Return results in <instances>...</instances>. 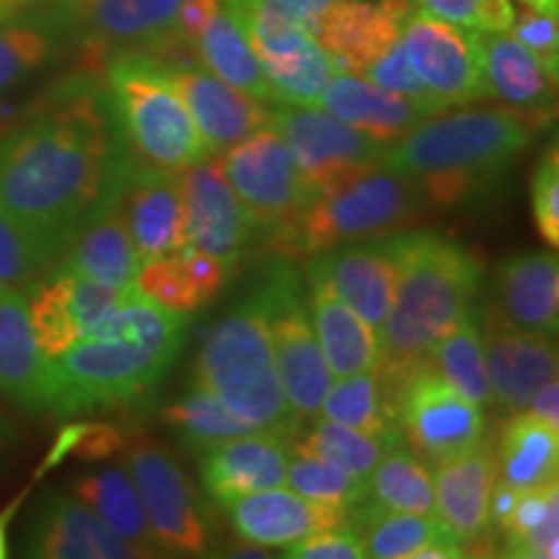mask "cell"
<instances>
[{
    "label": "cell",
    "instance_id": "obj_7",
    "mask_svg": "<svg viewBox=\"0 0 559 559\" xmlns=\"http://www.w3.org/2000/svg\"><path fill=\"white\" fill-rule=\"evenodd\" d=\"M423 207L415 181L379 164L313 198L293 226L270 236V243L283 260L313 257L342 243L400 234L419 218Z\"/></svg>",
    "mask_w": 559,
    "mask_h": 559
},
{
    "label": "cell",
    "instance_id": "obj_38",
    "mask_svg": "<svg viewBox=\"0 0 559 559\" xmlns=\"http://www.w3.org/2000/svg\"><path fill=\"white\" fill-rule=\"evenodd\" d=\"M428 366L445 383H451L461 396L479 404L481 409L492 407V389H489L485 345H481L479 311H469L456 326H451L432 347Z\"/></svg>",
    "mask_w": 559,
    "mask_h": 559
},
{
    "label": "cell",
    "instance_id": "obj_51",
    "mask_svg": "<svg viewBox=\"0 0 559 559\" xmlns=\"http://www.w3.org/2000/svg\"><path fill=\"white\" fill-rule=\"evenodd\" d=\"M218 5L221 0H181L177 21H174V34L198 45V37L213 19V13L218 11Z\"/></svg>",
    "mask_w": 559,
    "mask_h": 559
},
{
    "label": "cell",
    "instance_id": "obj_34",
    "mask_svg": "<svg viewBox=\"0 0 559 559\" xmlns=\"http://www.w3.org/2000/svg\"><path fill=\"white\" fill-rule=\"evenodd\" d=\"M73 492L99 515L111 534L138 549L140 557L160 555L151 536L143 502L124 466H102L81 474L73 481Z\"/></svg>",
    "mask_w": 559,
    "mask_h": 559
},
{
    "label": "cell",
    "instance_id": "obj_46",
    "mask_svg": "<svg viewBox=\"0 0 559 559\" xmlns=\"http://www.w3.org/2000/svg\"><path fill=\"white\" fill-rule=\"evenodd\" d=\"M362 75H366L368 81H373L376 86L391 91V94L407 96V99L423 104L425 109L443 111V107H438V102L428 94V88L423 86V81L417 79L415 68H412L407 52H404L402 39L394 41L386 52L370 62V66L362 70Z\"/></svg>",
    "mask_w": 559,
    "mask_h": 559
},
{
    "label": "cell",
    "instance_id": "obj_17",
    "mask_svg": "<svg viewBox=\"0 0 559 559\" xmlns=\"http://www.w3.org/2000/svg\"><path fill=\"white\" fill-rule=\"evenodd\" d=\"M120 207L140 264L185 243L181 171L158 169L130 156L120 174Z\"/></svg>",
    "mask_w": 559,
    "mask_h": 559
},
{
    "label": "cell",
    "instance_id": "obj_19",
    "mask_svg": "<svg viewBox=\"0 0 559 559\" xmlns=\"http://www.w3.org/2000/svg\"><path fill=\"white\" fill-rule=\"evenodd\" d=\"M132 151L124 153L111 171L107 190L91 207L55 267H68L83 277L99 280L111 288H135L140 257L130 239L120 207V174Z\"/></svg>",
    "mask_w": 559,
    "mask_h": 559
},
{
    "label": "cell",
    "instance_id": "obj_45",
    "mask_svg": "<svg viewBox=\"0 0 559 559\" xmlns=\"http://www.w3.org/2000/svg\"><path fill=\"white\" fill-rule=\"evenodd\" d=\"M128 445V436L109 423H79L62 428L58 443L50 453V459L45 461L47 466L58 464L66 456H75L81 461H102L115 456L117 451H122Z\"/></svg>",
    "mask_w": 559,
    "mask_h": 559
},
{
    "label": "cell",
    "instance_id": "obj_15",
    "mask_svg": "<svg viewBox=\"0 0 559 559\" xmlns=\"http://www.w3.org/2000/svg\"><path fill=\"white\" fill-rule=\"evenodd\" d=\"M185 185V243L205 251L228 267L241 260L254 236L247 207L230 190L221 158L207 156L181 171Z\"/></svg>",
    "mask_w": 559,
    "mask_h": 559
},
{
    "label": "cell",
    "instance_id": "obj_3",
    "mask_svg": "<svg viewBox=\"0 0 559 559\" xmlns=\"http://www.w3.org/2000/svg\"><path fill=\"white\" fill-rule=\"evenodd\" d=\"M400 275L391 309L379 330V368L383 389L428 362L436 342L472 311L477 298L481 260L451 236L436 230L391 234Z\"/></svg>",
    "mask_w": 559,
    "mask_h": 559
},
{
    "label": "cell",
    "instance_id": "obj_50",
    "mask_svg": "<svg viewBox=\"0 0 559 559\" xmlns=\"http://www.w3.org/2000/svg\"><path fill=\"white\" fill-rule=\"evenodd\" d=\"M283 557L290 559H362L366 544L362 536L349 523L337 528L317 531V534L304 536V539L283 547Z\"/></svg>",
    "mask_w": 559,
    "mask_h": 559
},
{
    "label": "cell",
    "instance_id": "obj_26",
    "mask_svg": "<svg viewBox=\"0 0 559 559\" xmlns=\"http://www.w3.org/2000/svg\"><path fill=\"white\" fill-rule=\"evenodd\" d=\"M492 304L485 309L500 324L528 334H557L559 262L551 251H519L492 277Z\"/></svg>",
    "mask_w": 559,
    "mask_h": 559
},
{
    "label": "cell",
    "instance_id": "obj_37",
    "mask_svg": "<svg viewBox=\"0 0 559 559\" xmlns=\"http://www.w3.org/2000/svg\"><path fill=\"white\" fill-rule=\"evenodd\" d=\"M362 500L379 510H396V513H436V485L428 461L409 449H402V443L391 445L366 479Z\"/></svg>",
    "mask_w": 559,
    "mask_h": 559
},
{
    "label": "cell",
    "instance_id": "obj_31",
    "mask_svg": "<svg viewBox=\"0 0 559 559\" xmlns=\"http://www.w3.org/2000/svg\"><path fill=\"white\" fill-rule=\"evenodd\" d=\"M309 317L332 376H353L379 368V332L362 321L321 280L309 277Z\"/></svg>",
    "mask_w": 559,
    "mask_h": 559
},
{
    "label": "cell",
    "instance_id": "obj_53",
    "mask_svg": "<svg viewBox=\"0 0 559 559\" xmlns=\"http://www.w3.org/2000/svg\"><path fill=\"white\" fill-rule=\"evenodd\" d=\"M521 489L506 485L502 479H495L492 492H489V523H492V531H502L506 523L513 513L515 500H519Z\"/></svg>",
    "mask_w": 559,
    "mask_h": 559
},
{
    "label": "cell",
    "instance_id": "obj_39",
    "mask_svg": "<svg viewBox=\"0 0 559 559\" xmlns=\"http://www.w3.org/2000/svg\"><path fill=\"white\" fill-rule=\"evenodd\" d=\"M319 415L321 419H332V423L347 425V428L386 438L391 443H402L394 407H391L386 389H383L376 370L342 376L340 383H334L326 391Z\"/></svg>",
    "mask_w": 559,
    "mask_h": 559
},
{
    "label": "cell",
    "instance_id": "obj_23",
    "mask_svg": "<svg viewBox=\"0 0 559 559\" xmlns=\"http://www.w3.org/2000/svg\"><path fill=\"white\" fill-rule=\"evenodd\" d=\"M21 555L37 559H132L128 542L104 526L86 502L50 492L34 510Z\"/></svg>",
    "mask_w": 559,
    "mask_h": 559
},
{
    "label": "cell",
    "instance_id": "obj_29",
    "mask_svg": "<svg viewBox=\"0 0 559 559\" xmlns=\"http://www.w3.org/2000/svg\"><path fill=\"white\" fill-rule=\"evenodd\" d=\"M317 107L383 145L396 143L430 115H438L407 96L376 86L366 75L347 73V70H334Z\"/></svg>",
    "mask_w": 559,
    "mask_h": 559
},
{
    "label": "cell",
    "instance_id": "obj_48",
    "mask_svg": "<svg viewBox=\"0 0 559 559\" xmlns=\"http://www.w3.org/2000/svg\"><path fill=\"white\" fill-rule=\"evenodd\" d=\"M50 270L19 228L0 213V285L26 288Z\"/></svg>",
    "mask_w": 559,
    "mask_h": 559
},
{
    "label": "cell",
    "instance_id": "obj_28",
    "mask_svg": "<svg viewBox=\"0 0 559 559\" xmlns=\"http://www.w3.org/2000/svg\"><path fill=\"white\" fill-rule=\"evenodd\" d=\"M228 513L241 542L280 549L317 531L349 523V508L306 500L293 489H283V485L243 495L228 508Z\"/></svg>",
    "mask_w": 559,
    "mask_h": 559
},
{
    "label": "cell",
    "instance_id": "obj_43",
    "mask_svg": "<svg viewBox=\"0 0 559 559\" xmlns=\"http://www.w3.org/2000/svg\"><path fill=\"white\" fill-rule=\"evenodd\" d=\"M285 481L300 498L334 508H353L366 498V479L353 477L332 461L313 456L298 445H290Z\"/></svg>",
    "mask_w": 559,
    "mask_h": 559
},
{
    "label": "cell",
    "instance_id": "obj_18",
    "mask_svg": "<svg viewBox=\"0 0 559 559\" xmlns=\"http://www.w3.org/2000/svg\"><path fill=\"white\" fill-rule=\"evenodd\" d=\"M396 275H400V260L391 236L342 243V249L319 251L309 262V277L321 280L376 332L381 330L391 309Z\"/></svg>",
    "mask_w": 559,
    "mask_h": 559
},
{
    "label": "cell",
    "instance_id": "obj_35",
    "mask_svg": "<svg viewBox=\"0 0 559 559\" xmlns=\"http://www.w3.org/2000/svg\"><path fill=\"white\" fill-rule=\"evenodd\" d=\"M498 479L515 489H534L557 481L559 430L531 412H513L500 430L495 449Z\"/></svg>",
    "mask_w": 559,
    "mask_h": 559
},
{
    "label": "cell",
    "instance_id": "obj_52",
    "mask_svg": "<svg viewBox=\"0 0 559 559\" xmlns=\"http://www.w3.org/2000/svg\"><path fill=\"white\" fill-rule=\"evenodd\" d=\"M264 9H270L277 16L293 21V24L304 26L311 34L321 13L332 5V0H260Z\"/></svg>",
    "mask_w": 559,
    "mask_h": 559
},
{
    "label": "cell",
    "instance_id": "obj_12",
    "mask_svg": "<svg viewBox=\"0 0 559 559\" xmlns=\"http://www.w3.org/2000/svg\"><path fill=\"white\" fill-rule=\"evenodd\" d=\"M267 122L280 132L313 198L383 164L389 145L317 107L275 104Z\"/></svg>",
    "mask_w": 559,
    "mask_h": 559
},
{
    "label": "cell",
    "instance_id": "obj_41",
    "mask_svg": "<svg viewBox=\"0 0 559 559\" xmlns=\"http://www.w3.org/2000/svg\"><path fill=\"white\" fill-rule=\"evenodd\" d=\"M164 419L166 425H171V428L177 430V436L187 449L202 453L228 438L257 432L254 425L236 417L213 391L200 386V383L187 391L181 400L171 402L169 407L164 409Z\"/></svg>",
    "mask_w": 559,
    "mask_h": 559
},
{
    "label": "cell",
    "instance_id": "obj_32",
    "mask_svg": "<svg viewBox=\"0 0 559 559\" xmlns=\"http://www.w3.org/2000/svg\"><path fill=\"white\" fill-rule=\"evenodd\" d=\"M41 358L34 340L29 300L13 285H0V394L21 407L39 409Z\"/></svg>",
    "mask_w": 559,
    "mask_h": 559
},
{
    "label": "cell",
    "instance_id": "obj_11",
    "mask_svg": "<svg viewBox=\"0 0 559 559\" xmlns=\"http://www.w3.org/2000/svg\"><path fill=\"white\" fill-rule=\"evenodd\" d=\"M218 158L230 190L247 207L254 228L267 230V236L293 226L313 200L288 145L270 122L230 145Z\"/></svg>",
    "mask_w": 559,
    "mask_h": 559
},
{
    "label": "cell",
    "instance_id": "obj_20",
    "mask_svg": "<svg viewBox=\"0 0 559 559\" xmlns=\"http://www.w3.org/2000/svg\"><path fill=\"white\" fill-rule=\"evenodd\" d=\"M412 0H332L313 24L311 37L334 68L362 75L370 62L402 39Z\"/></svg>",
    "mask_w": 559,
    "mask_h": 559
},
{
    "label": "cell",
    "instance_id": "obj_42",
    "mask_svg": "<svg viewBox=\"0 0 559 559\" xmlns=\"http://www.w3.org/2000/svg\"><path fill=\"white\" fill-rule=\"evenodd\" d=\"M296 445L313 453V456L332 461V464H337L340 469L349 472L353 477L368 479L383 453L396 443H391L386 438L370 436V432L347 428V425L332 423V419H321V423L313 425L309 436L298 440Z\"/></svg>",
    "mask_w": 559,
    "mask_h": 559
},
{
    "label": "cell",
    "instance_id": "obj_9",
    "mask_svg": "<svg viewBox=\"0 0 559 559\" xmlns=\"http://www.w3.org/2000/svg\"><path fill=\"white\" fill-rule=\"evenodd\" d=\"M402 443L423 461L459 456L485 440L487 419L479 404L461 396L428 362L386 389Z\"/></svg>",
    "mask_w": 559,
    "mask_h": 559
},
{
    "label": "cell",
    "instance_id": "obj_44",
    "mask_svg": "<svg viewBox=\"0 0 559 559\" xmlns=\"http://www.w3.org/2000/svg\"><path fill=\"white\" fill-rule=\"evenodd\" d=\"M412 5L472 32H508L515 16L513 0H412Z\"/></svg>",
    "mask_w": 559,
    "mask_h": 559
},
{
    "label": "cell",
    "instance_id": "obj_49",
    "mask_svg": "<svg viewBox=\"0 0 559 559\" xmlns=\"http://www.w3.org/2000/svg\"><path fill=\"white\" fill-rule=\"evenodd\" d=\"M559 13L536 11L531 5H521L515 9L513 24H510V34L521 41L523 47H528L536 58L542 60V66L549 73L557 75L559 70Z\"/></svg>",
    "mask_w": 559,
    "mask_h": 559
},
{
    "label": "cell",
    "instance_id": "obj_6",
    "mask_svg": "<svg viewBox=\"0 0 559 559\" xmlns=\"http://www.w3.org/2000/svg\"><path fill=\"white\" fill-rule=\"evenodd\" d=\"M104 94L132 156L158 169L185 171L207 158L190 109L169 70L143 50L115 52L104 66Z\"/></svg>",
    "mask_w": 559,
    "mask_h": 559
},
{
    "label": "cell",
    "instance_id": "obj_30",
    "mask_svg": "<svg viewBox=\"0 0 559 559\" xmlns=\"http://www.w3.org/2000/svg\"><path fill=\"white\" fill-rule=\"evenodd\" d=\"M228 272V264L190 243H181L156 260L140 264L135 290L164 309L190 313L218 298Z\"/></svg>",
    "mask_w": 559,
    "mask_h": 559
},
{
    "label": "cell",
    "instance_id": "obj_13",
    "mask_svg": "<svg viewBox=\"0 0 559 559\" xmlns=\"http://www.w3.org/2000/svg\"><path fill=\"white\" fill-rule=\"evenodd\" d=\"M402 45L417 79L438 107H456L487 96L477 32L419 11L409 13L402 29Z\"/></svg>",
    "mask_w": 559,
    "mask_h": 559
},
{
    "label": "cell",
    "instance_id": "obj_8",
    "mask_svg": "<svg viewBox=\"0 0 559 559\" xmlns=\"http://www.w3.org/2000/svg\"><path fill=\"white\" fill-rule=\"evenodd\" d=\"M254 293L267 319L275 368L288 407L298 419L317 417L334 376L313 334L300 275L280 262L262 277Z\"/></svg>",
    "mask_w": 559,
    "mask_h": 559
},
{
    "label": "cell",
    "instance_id": "obj_21",
    "mask_svg": "<svg viewBox=\"0 0 559 559\" xmlns=\"http://www.w3.org/2000/svg\"><path fill=\"white\" fill-rule=\"evenodd\" d=\"M492 404L523 412L549 379H557V345L547 334L519 332L479 311Z\"/></svg>",
    "mask_w": 559,
    "mask_h": 559
},
{
    "label": "cell",
    "instance_id": "obj_47",
    "mask_svg": "<svg viewBox=\"0 0 559 559\" xmlns=\"http://www.w3.org/2000/svg\"><path fill=\"white\" fill-rule=\"evenodd\" d=\"M531 205L534 223L549 247L559 243V156L557 145L544 153L531 179Z\"/></svg>",
    "mask_w": 559,
    "mask_h": 559
},
{
    "label": "cell",
    "instance_id": "obj_1",
    "mask_svg": "<svg viewBox=\"0 0 559 559\" xmlns=\"http://www.w3.org/2000/svg\"><path fill=\"white\" fill-rule=\"evenodd\" d=\"M128 151L104 86L70 75L0 138V213L52 270Z\"/></svg>",
    "mask_w": 559,
    "mask_h": 559
},
{
    "label": "cell",
    "instance_id": "obj_57",
    "mask_svg": "<svg viewBox=\"0 0 559 559\" xmlns=\"http://www.w3.org/2000/svg\"><path fill=\"white\" fill-rule=\"evenodd\" d=\"M523 5H531L536 11H547V13H559V0H521Z\"/></svg>",
    "mask_w": 559,
    "mask_h": 559
},
{
    "label": "cell",
    "instance_id": "obj_5",
    "mask_svg": "<svg viewBox=\"0 0 559 559\" xmlns=\"http://www.w3.org/2000/svg\"><path fill=\"white\" fill-rule=\"evenodd\" d=\"M194 373L200 386L213 391L236 417L257 430L288 436L296 428L298 417L280 386L267 319L257 293L210 326Z\"/></svg>",
    "mask_w": 559,
    "mask_h": 559
},
{
    "label": "cell",
    "instance_id": "obj_14",
    "mask_svg": "<svg viewBox=\"0 0 559 559\" xmlns=\"http://www.w3.org/2000/svg\"><path fill=\"white\" fill-rule=\"evenodd\" d=\"M135 288H111L68 267L34 283L29 319L41 358H55L115 313Z\"/></svg>",
    "mask_w": 559,
    "mask_h": 559
},
{
    "label": "cell",
    "instance_id": "obj_55",
    "mask_svg": "<svg viewBox=\"0 0 559 559\" xmlns=\"http://www.w3.org/2000/svg\"><path fill=\"white\" fill-rule=\"evenodd\" d=\"M26 492H29V489H24L16 500L9 502V506L0 510V559L9 557V526H11V521L16 519L21 502L26 500Z\"/></svg>",
    "mask_w": 559,
    "mask_h": 559
},
{
    "label": "cell",
    "instance_id": "obj_16",
    "mask_svg": "<svg viewBox=\"0 0 559 559\" xmlns=\"http://www.w3.org/2000/svg\"><path fill=\"white\" fill-rule=\"evenodd\" d=\"M68 21L70 37H79L94 58L122 50H148L174 32L181 0H55Z\"/></svg>",
    "mask_w": 559,
    "mask_h": 559
},
{
    "label": "cell",
    "instance_id": "obj_27",
    "mask_svg": "<svg viewBox=\"0 0 559 559\" xmlns=\"http://www.w3.org/2000/svg\"><path fill=\"white\" fill-rule=\"evenodd\" d=\"M288 459L290 443L283 432H247L205 451L200 479L213 502L228 510L243 495L285 485Z\"/></svg>",
    "mask_w": 559,
    "mask_h": 559
},
{
    "label": "cell",
    "instance_id": "obj_2",
    "mask_svg": "<svg viewBox=\"0 0 559 559\" xmlns=\"http://www.w3.org/2000/svg\"><path fill=\"white\" fill-rule=\"evenodd\" d=\"M187 326V313L164 309L135 290L99 326L45 360L39 409L73 417L140 402L171 370Z\"/></svg>",
    "mask_w": 559,
    "mask_h": 559
},
{
    "label": "cell",
    "instance_id": "obj_40",
    "mask_svg": "<svg viewBox=\"0 0 559 559\" xmlns=\"http://www.w3.org/2000/svg\"><path fill=\"white\" fill-rule=\"evenodd\" d=\"M506 536L502 555L519 559H557L559 555V487L521 489L513 513L500 531Z\"/></svg>",
    "mask_w": 559,
    "mask_h": 559
},
{
    "label": "cell",
    "instance_id": "obj_33",
    "mask_svg": "<svg viewBox=\"0 0 559 559\" xmlns=\"http://www.w3.org/2000/svg\"><path fill=\"white\" fill-rule=\"evenodd\" d=\"M70 39L68 21L58 3H41L0 21V91L37 73Z\"/></svg>",
    "mask_w": 559,
    "mask_h": 559
},
{
    "label": "cell",
    "instance_id": "obj_25",
    "mask_svg": "<svg viewBox=\"0 0 559 559\" xmlns=\"http://www.w3.org/2000/svg\"><path fill=\"white\" fill-rule=\"evenodd\" d=\"M487 96L544 130L555 117L557 75L510 32H477Z\"/></svg>",
    "mask_w": 559,
    "mask_h": 559
},
{
    "label": "cell",
    "instance_id": "obj_36",
    "mask_svg": "<svg viewBox=\"0 0 559 559\" xmlns=\"http://www.w3.org/2000/svg\"><path fill=\"white\" fill-rule=\"evenodd\" d=\"M194 47H198L202 66L210 73H215L234 88H241L243 94L254 96V99L277 104L267 75L262 70V62L251 50L239 19L230 13L228 5H218V11L207 21Z\"/></svg>",
    "mask_w": 559,
    "mask_h": 559
},
{
    "label": "cell",
    "instance_id": "obj_24",
    "mask_svg": "<svg viewBox=\"0 0 559 559\" xmlns=\"http://www.w3.org/2000/svg\"><path fill=\"white\" fill-rule=\"evenodd\" d=\"M174 86L185 99L207 156H223L230 145L267 124L264 102L243 94L202 66L169 70Z\"/></svg>",
    "mask_w": 559,
    "mask_h": 559
},
{
    "label": "cell",
    "instance_id": "obj_10",
    "mask_svg": "<svg viewBox=\"0 0 559 559\" xmlns=\"http://www.w3.org/2000/svg\"><path fill=\"white\" fill-rule=\"evenodd\" d=\"M128 474L160 555H207L210 513L171 453L148 438H135L128 449Z\"/></svg>",
    "mask_w": 559,
    "mask_h": 559
},
{
    "label": "cell",
    "instance_id": "obj_22",
    "mask_svg": "<svg viewBox=\"0 0 559 559\" xmlns=\"http://www.w3.org/2000/svg\"><path fill=\"white\" fill-rule=\"evenodd\" d=\"M495 479H498L495 449L485 440L459 456L438 461V472L432 474L436 519L466 549V555L472 547H481L492 534L489 492Z\"/></svg>",
    "mask_w": 559,
    "mask_h": 559
},
{
    "label": "cell",
    "instance_id": "obj_4",
    "mask_svg": "<svg viewBox=\"0 0 559 559\" xmlns=\"http://www.w3.org/2000/svg\"><path fill=\"white\" fill-rule=\"evenodd\" d=\"M539 130L508 107L438 111L386 148L383 164L415 181L425 202L466 205L492 192Z\"/></svg>",
    "mask_w": 559,
    "mask_h": 559
},
{
    "label": "cell",
    "instance_id": "obj_54",
    "mask_svg": "<svg viewBox=\"0 0 559 559\" xmlns=\"http://www.w3.org/2000/svg\"><path fill=\"white\" fill-rule=\"evenodd\" d=\"M526 412L534 417H539L542 423L551 425V428L559 430V383L557 379H549L539 391L534 394V400L528 402Z\"/></svg>",
    "mask_w": 559,
    "mask_h": 559
},
{
    "label": "cell",
    "instance_id": "obj_56",
    "mask_svg": "<svg viewBox=\"0 0 559 559\" xmlns=\"http://www.w3.org/2000/svg\"><path fill=\"white\" fill-rule=\"evenodd\" d=\"M37 3H41V0H0V21L16 16V13L32 9Z\"/></svg>",
    "mask_w": 559,
    "mask_h": 559
}]
</instances>
